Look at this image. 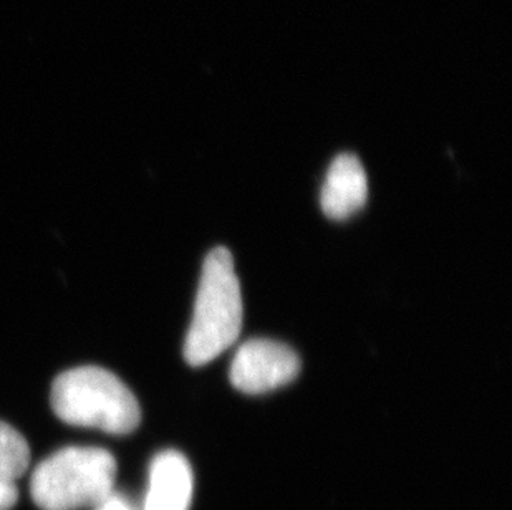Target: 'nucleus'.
<instances>
[{
	"label": "nucleus",
	"mask_w": 512,
	"mask_h": 510,
	"mask_svg": "<svg viewBox=\"0 0 512 510\" xmlns=\"http://www.w3.org/2000/svg\"><path fill=\"white\" fill-rule=\"evenodd\" d=\"M297 353L284 343L254 338L244 343L231 363L229 378L246 395H264L289 385L299 375Z\"/></svg>",
	"instance_id": "4"
},
{
	"label": "nucleus",
	"mask_w": 512,
	"mask_h": 510,
	"mask_svg": "<svg viewBox=\"0 0 512 510\" xmlns=\"http://www.w3.org/2000/svg\"><path fill=\"white\" fill-rule=\"evenodd\" d=\"M368 198V179L357 156L345 153L334 159L324 188L320 194V206L325 216L343 221L357 214Z\"/></svg>",
	"instance_id": "5"
},
{
	"label": "nucleus",
	"mask_w": 512,
	"mask_h": 510,
	"mask_svg": "<svg viewBox=\"0 0 512 510\" xmlns=\"http://www.w3.org/2000/svg\"><path fill=\"white\" fill-rule=\"evenodd\" d=\"M116 461L102 448H65L35 467L30 494L42 510L97 507L113 492Z\"/></svg>",
	"instance_id": "3"
},
{
	"label": "nucleus",
	"mask_w": 512,
	"mask_h": 510,
	"mask_svg": "<svg viewBox=\"0 0 512 510\" xmlns=\"http://www.w3.org/2000/svg\"><path fill=\"white\" fill-rule=\"evenodd\" d=\"M95 510H135V507L131 506L130 502L123 497L116 496L115 492H112L105 501L95 507Z\"/></svg>",
	"instance_id": "9"
},
{
	"label": "nucleus",
	"mask_w": 512,
	"mask_h": 510,
	"mask_svg": "<svg viewBox=\"0 0 512 510\" xmlns=\"http://www.w3.org/2000/svg\"><path fill=\"white\" fill-rule=\"evenodd\" d=\"M29 462L30 449L24 436L0 421V479L15 481L27 471Z\"/></svg>",
	"instance_id": "7"
},
{
	"label": "nucleus",
	"mask_w": 512,
	"mask_h": 510,
	"mask_svg": "<svg viewBox=\"0 0 512 510\" xmlns=\"http://www.w3.org/2000/svg\"><path fill=\"white\" fill-rule=\"evenodd\" d=\"M50 403L58 418L72 426L123 436L140 424L136 396L118 376L100 366H80L58 375Z\"/></svg>",
	"instance_id": "2"
},
{
	"label": "nucleus",
	"mask_w": 512,
	"mask_h": 510,
	"mask_svg": "<svg viewBox=\"0 0 512 510\" xmlns=\"http://www.w3.org/2000/svg\"><path fill=\"white\" fill-rule=\"evenodd\" d=\"M17 499H19V491H17L14 481L0 479V510L12 509Z\"/></svg>",
	"instance_id": "8"
},
{
	"label": "nucleus",
	"mask_w": 512,
	"mask_h": 510,
	"mask_svg": "<svg viewBox=\"0 0 512 510\" xmlns=\"http://www.w3.org/2000/svg\"><path fill=\"white\" fill-rule=\"evenodd\" d=\"M193 489L188 459L178 451L160 453L151 462L145 510H189Z\"/></svg>",
	"instance_id": "6"
},
{
	"label": "nucleus",
	"mask_w": 512,
	"mask_h": 510,
	"mask_svg": "<svg viewBox=\"0 0 512 510\" xmlns=\"http://www.w3.org/2000/svg\"><path fill=\"white\" fill-rule=\"evenodd\" d=\"M242 328V294L231 252L218 247L204 260L189 325L184 358L191 366L208 365L236 343Z\"/></svg>",
	"instance_id": "1"
}]
</instances>
